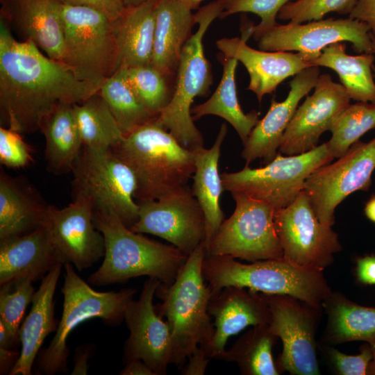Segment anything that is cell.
<instances>
[{
	"instance_id": "obj_56",
	"label": "cell",
	"mask_w": 375,
	"mask_h": 375,
	"mask_svg": "<svg viewBox=\"0 0 375 375\" xmlns=\"http://www.w3.org/2000/svg\"><path fill=\"white\" fill-rule=\"evenodd\" d=\"M372 40L373 42V49H374V54L375 55V38L372 35L371 33ZM372 71H373V76L374 78H375V65H374L372 67Z\"/></svg>"
},
{
	"instance_id": "obj_55",
	"label": "cell",
	"mask_w": 375,
	"mask_h": 375,
	"mask_svg": "<svg viewBox=\"0 0 375 375\" xmlns=\"http://www.w3.org/2000/svg\"><path fill=\"white\" fill-rule=\"evenodd\" d=\"M188 6L191 10H195L199 8L201 3L203 0H178Z\"/></svg>"
},
{
	"instance_id": "obj_15",
	"label": "cell",
	"mask_w": 375,
	"mask_h": 375,
	"mask_svg": "<svg viewBox=\"0 0 375 375\" xmlns=\"http://www.w3.org/2000/svg\"><path fill=\"white\" fill-rule=\"evenodd\" d=\"M138 204L139 217L131 228L133 232L165 239L188 256L204 243L205 215L188 185Z\"/></svg>"
},
{
	"instance_id": "obj_49",
	"label": "cell",
	"mask_w": 375,
	"mask_h": 375,
	"mask_svg": "<svg viewBox=\"0 0 375 375\" xmlns=\"http://www.w3.org/2000/svg\"><path fill=\"white\" fill-rule=\"evenodd\" d=\"M121 375H156L151 369L142 360L135 359L125 364L119 372Z\"/></svg>"
},
{
	"instance_id": "obj_37",
	"label": "cell",
	"mask_w": 375,
	"mask_h": 375,
	"mask_svg": "<svg viewBox=\"0 0 375 375\" xmlns=\"http://www.w3.org/2000/svg\"><path fill=\"white\" fill-rule=\"evenodd\" d=\"M375 128V103L357 101L349 104L336 118L326 142L335 158L343 156L367 132Z\"/></svg>"
},
{
	"instance_id": "obj_43",
	"label": "cell",
	"mask_w": 375,
	"mask_h": 375,
	"mask_svg": "<svg viewBox=\"0 0 375 375\" xmlns=\"http://www.w3.org/2000/svg\"><path fill=\"white\" fill-rule=\"evenodd\" d=\"M328 356L334 368L342 375H365L372 359V351L369 344L362 347L358 355H347L335 349L331 348Z\"/></svg>"
},
{
	"instance_id": "obj_47",
	"label": "cell",
	"mask_w": 375,
	"mask_h": 375,
	"mask_svg": "<svg viewBox=\"0 0 375 375\" xmlns=\"http://www.w3.org/2000/svg\"><path fill=\"white\" fill-rule=\"evenodd\" d=\"M94 351L92 344H84L76 347L74 356L72 375H85L89 368L88 361Z\"/></svg>"
},
{
	"instance_id": "obj_9",
	"label": "cell",
	"mask_w": 375,
	"mask_h": 375,
	"mask_svg": "<svg viewBox=\"0 0 375 375\" xmlns=\"http://www.w3.org/2000/svg\"><path fill=\"white\" fill-rule=\"evenodd\" d=\"M63 60L78 78L100 89L119 69V51L115 22L88 7L65 1Z\"/></svg>"
},
{
	"instance_id": "obj_6",
	"label": "cell",
	"mask_w": 375,
	"mask_h": 375,
	"mask_svg": "<svg viewBox=\"0 0 375 375\" xmlns=\"http://www.w3.org/2000/svg\"><path fill=\"white\" fill-rule=\"evenodd\" d=\"M224 10L222 0H215L199 9L194 15L199 24L182 51L175 77L173 97L156 122L169 131L188 149L203 147V138L194 124L192 104L197 97H206L212 83L210 64L203 44L211 23Z\"/></svg>"
},
{
	"instance_id": "obj_18",
	"label": "cell",
	"mask_w": 375,
	"mask_h": 375,
	"mask_svg": "<svg viewBox=\"0 0 375 375\" xmlns=\"http://www.w3.org/2000/svg\"><path fill=\"white\" fill-rule=\"evenodd\" d=\"M160 281L149 278L137 301L132 300L124 312L130 331L125 342L123 360L139 359L156 374L165 375L172 356V335L169 324L155 309L153 296Z\"/></svg>"
},
{
	"instance_id": "obj_27",
	"label": "cell",
	"mask_w": 375,
	"mask_h": 375,
	"mask_svg": "<svg viewBox=\"0 0 375 375\" xmlns=\"http://www.w3.org/2000/svg\"><path fill=\"white\" fill-rule=\"evenodd\" d=\"M226 133L227 126L223 124L210 149L200 147L191 150L195 164L191 189L205 215L204 246L206 252L212 239L224 219V214L220 206V199L224 189L218 165L221 147Z\"/></svg>"
},
{
	"instance_id": "obj_16",
	"label": "cell",
	"mask_w": 375,
	"mask_h": 375,
	"mask_svg": "<svg viewBox=\"0 0 375 375\" xmlns=\"http://www.w3.org/2000/svg\"><path fill=\"white\" fill-rule=\"evenodd\" d=\"M257 42L263 51L299 52L310 65L323 49L335 42H349L358 53H374L368 25L349 17L322 19L306 24H278Z\"/></svg>"
},
{
	"instance_id": "obj_41",
	"label": "cell",
	"mask_w": 375,
	"mask_h": 375,
	"mask_svg": "<svg viewBox=\"0 0 375 375\" xmlns=\"http://www.w3.org/2000/svg\"><path fill=\"white\" fill-rule=\"evenodd\" d=\"M224 10L219 18L224 19L236 13L251 12L260 18L253 26L252 37L257 42L262 35L278 24L276 17L281 9L288 2L296 0H222Z\"/></svg>"
},
{
	"instance_id": "obj_26",
	"label": "cell",
	"mask_w": 375,
	"mask_h": 375,
	"mask_svg": "<svg viewBox=\"0 0 375 375\" xmlns=\"http://www.w3.org/2000/svg\"><path fill=\"white\" fill-rule=\"evenodd\" d=\"M178 0H160L155 8V31L151 64L176 76L183 49L197 24L194 14Z\"/></svg>"
},
{
	"instance_id": "obj_24",
	"label": "cell",
	"mask_w": 375,
	"mask_h": 375,
	"mask_svg": "<svg viewBox=\"0 0 375 375\" xmlns=\"http://www.w3.org/2000/svg\"><path fill=\"white\" fill-rule=\"evenodd\" d=\"M60 263L64 264L43 226L0 240V286L26 278L42 279Z\"/></svg>"
},
{
	"instance_id": "obj_44",
	"label": "cell",
	"mask_w": 375,
	"mask_h": 375,
	"mask_svg": "<svg viewBox=\"0 0 375 375\" xmlns=\"http://www.w3.org/2000/svg\"><path fill=\"white\" fill-rule=\"evenodd\" d=\"M67 3L88 7L97 10L115 22L124 13L126 7L123 0H65Z\"/></svg>"
},
{
	"instance_id": "obj_53",
	"label": "cell",
	"mask_w": 375,
	"mask_h": 375,
	"mask_svg": "<svg viewBox=\"0 0 375 375\" xmlns=\"http://www.w3.org/2000/svg\"><path fill=\"white\" fill-rule=\"evenodd\" d=\"M160 0H123L126 8L138 6L147 2H158Z\"/></svg>"
},
{
	"instance_id": "obj_45",
	"label": "cell",
	"mask_w": 375,
	"mask_h": 375,
	"mask_svg": "<svg viewBox=\"0 0 375 375\" xmlns=\"http://www.w3.org/2000/svg\"><path fill=\"white\" fill-rule=\"evenodd\" d=\"M211 358L203 347H197L188 357V363L181 367L183 375H203Z\"/></svg>"
},
{
	"instance_id": "obj_31",
	"label": "cell",
	"mask_w": 375,
	"mask_h": 375,
	"mask_svg": "<svg viewBox=\"0 0 375 375\" xmlns=\"http://www.w3.org/2000/svg\"><path fill=\"white\" fill-rule=\"evenodd\" d=\"M374 60V53L348 55L346 44L335 42L323 49L320 56L310 63L311 66L325 67L335 71L351 99L375 103L372 73Z\"/></svg>"
},
{
	"instance_id": "obj_12",
	"label": "cell",
	"mask_w": 375,
	"mask_h": 375,
	"mask_svg": "<svg viewBox=\"0 0 375 375\" xmlns=\"http://www.w3.org/2000/svg\"><path fill=\"white\" fill-rule=\"evenodd\" d=\"M274 223L283 258L298 266L324 271L342 250L338 233L319 221L303 190L276 210Z\"/></svg>"
},
{
	"instance_id": "obj_28",
	"label": "cell",
	"mask_w": 375,
	"mask_h": 375,
	"mask_svg": "<svg viewBox=\"0 0 375 375\" xmlns=\"http://www.w3.org/2000/svg\"><path fill=\"white\" fill-rule=\"evenodd\" d=\"M49 204L24 180L0 173V240L40 226Z\"/></svg>"
},
{
	"instance_id": "obj_30",
	"label": "cell",
	"mask_w": 375,
	"mask_h": 375,
	"mask_svg": "<svg viewBox=\"0 0 375 375\" xmlns=\"http://www.w3.org/2000/svg\"><path fill=\"white\" fill-rule=\"evenodd\" d=\"M74 104L58 106L43 122L47 170L56 175L72 171L83 144L76 122Z\"/></svg>"
},
{
	"instance_id": "obj_36",
	"label": "cell",
	"mask_w": 375,
	"mask_h": 375,
	"mask_svg": "<svg viewBox=\"0 0 375 375\" xmlns=\"http://www.w3.org/2000/svg\"><path fill=\"white\" fill-rule=\"evenodd\" d=\"M99 94L124 135L156 119L133 91L124 68H119L103 82Z\"/></svg>"
},
{
	"instance_id": "obj_4",
	"label": "cell",
	"mask_w": 375,
	"mask_h": 375,
	"mask_svg": "<svg viewBox=\"0 0 375 375\" xmlns=\"http://www.w3.org/2000/svg\"><path fill=\"white\" fill-rule=\"evenodd\" d=\"M112 149L133 172L139 201L156 200L188 185L195 171L192 151L156 119L125 135Z\"/></svg>"
},
{
	"instance_id": "obj_13",
	"label": "cell",
	"mask_w": 375,
	"mask_h": 375,
	"mask_svg": "<svg viewBox=\"0 0 375 375\" xmlns=\"http://www.w3.org/2000/svg\"><path fill=\"white\" fill-rule=\"evenodd\" d=\"M262 294L270 311L269 328L283 344L278 368L293 375L319 374L315 333L323 308L290 295Z\"/></svg>"
},
{
	"instance_id": "obj_7",
	"label": "cell",
	"mask_w": 375,
	"mask_h": 375,
	"mask_svg": "<svg viewBox=\"0 0 375 375\" xmlns=\"http://www.w3.org/2000/svg\"><path fill=\"white\" fill-rule=\"evenodd\" d=\"M64 269L62 316L49 345L39 354L37 374L53 375L65 372L69 354L67 340L72 330L92 318H100L110 326L120 324L124 319L127 306L138 292L135 288H123L118 292H98L76 274L72 263H65Z\"/></svg>"
},
{
	"instance_id": "obj_38",
	"label": "cell",
	"mask_w": 375,
	"mask_h": 375,
	"mask_svg": "<svg viewBox=\"0 0 375 375\" xmlns=\"http://www.w3.org/2000/svg\"><path fill=\"white\" fill-rule=\"evenodd\" d=\"M124 69L133 91L156 118L173 97L175 85L173 78L176 76L165 74L152 64Z\"/></svg>"
},
{
	"instance_id": "obj_22",
	"label": "cell",
	"mask_w": 375,
	"mask_h": 375,
	"mask_svg": "<svg viewBox=\"0 0 375 375\" xmlns=\"http://www.w3.org/2000/svg\"><path fill=\"white\" fill-rule=\"evenodd\" d=\"M208 313L215 318V333L204 348L210 358L225 350L228 338L249 326L268 324L270 311L262 292L247 288L229 285L212 295Z\"/></svg>"
},
{
	"instance_id": "obj_5",
	"label": "cell",
	"mask_w": 375,
	"mask_h": 375,
	"mask_svg": "<svg viewBox=\"0 0 375 375\" xmlns=\"http://www.w3.org/2000/svg\"><path fill=\"white\" fill-rule=\"evenodd\" d=\"M229 256L206 254L202 274L212 295L229 285L247 288L269 294H286L316 307L332 292L323 270L306 268L284 258L245 264Z\"/></svg>"
},
{
	"instance_id": "obj_54",
	"label": "cell",
	"mask_w": 375,
	"mask_h": 375,
	"mask_svg": "<svg viewBox=\"0 0 375 375\" xmlns=\"http://www.w3.org/2000/svg\"><path fill=\"white\" fill-rule=\"evenodd\" d=\"M370 347L372 351V359L369 365L367 375H375V345Z\"/></svg>"
},
{
	"instance_id": "obj_52",
	"label": "cell",
	"mask_w": 375,
	"mask_h": 375,
	"mask_svg": "<svg viewBox=\"0 0 375 375\" xmlns=\"http://www.w3.org/2000/svg\"><path fill=\"white\" fill-rule=\"evenodd\" d=\"M364 211L366 217L375 223V196L371 197L366 203Z\"/></svg>"
},
{
	"instance_id": "obj_50",
	"label": "cell",
	"mask_w": 375,
	"mask_h": 375,
	"mask_svg": "<svg viewBox=\"0 0 375 375\" xmlns=\"http://www.w3.org/2000/svg\"><path fill=\"white\" fill-rule=\"evenodd\" d=\"M20 352L0 347V374L10 372L19 357ZM9 372V373H10Z\"/></svg>"
},
{
	"instance_id": "obj_11",
	"label": "cell",
	"mask_w": 375,
	"mask_h": 375,
	"mask_svg": "<svg viewBox=\"0 0 375 375\" xmlns=\"http://www.w3.org/2000/svg\"><path fill=\"white\" fill-rule=\"evenodd\" d=\"M232 197L235 210L221 224L206 254L229 256L250 262L283 258L275 227V208L244 194Z\"/></svg>"
},
{
	"instance_id": "obj_1",
	"label": "cell",
	"mask_w": 375,
	"mask_h": 375,
	"mask_svg": "<svg viewBox=\"0 0 375 375\" xmlns=\"http://www.w3.org/2000/svg\"><path fill=\"white\" fill-rule=\"evenodd\" d=\"M99 90L78 78L64 62L42 53L33 42L15 38L1 16V126L21 133H35L58 106L81 103Z\"/></svg>"
},
{
	"instance_id": "obj_34",
	"label": "cell",
	"mask_w": 375,
	"mask_h": 375,
	"mask_svg": "<svg viewBox=\"0 0 375 375\" xmlns=\"http://www.w3.org/2000/svg\"><path fill=\"white\" fill-rule=\"evenodd\" d=\"M277 339L268 324L254 326L216 359L236 362L243 375H278L272 356Z\"/></svg>"
},
{
	"instance_id": "obj_48",
	"label": "cell",
	"mask_w": 375,
	"mask_h": 375,
	"mask_svg": "<svg viewBox=\"0 0 375 375\" xmlns=\"http://www.w3.org/2000/svg\"><path fill=\"white\" fill-rule=\"evenodd\" d=\"M356 274L362 283L375 285V256L360 258L357 260Z\"/></svg>"
},
{
	"instance_id": "obj_33",
	"label": "cell",
	"mask_w": 375,
	"mask_h": 375,
	"mask_svg": "<svg viewBox=\"0 0 375 375\" xmlns=\"http://www.w3.org/2000/svg\"><path fill=\"white\" fill-rule=\"evenodd\" d=\"M238 62L235 58L224 56L222 76L217 88L207 101L192 108L191 113L193 120L208 115L223 118L234 128L244 144L258 122L260 112L252 110L244 113L240 105L235 83Z\"/></svg>"
},
{
	"instance_id": "obj_10",
	"label": "cell",
	"mask_w": 375,
	"mask_h": 375,
	"mask_svg": "<svg viewBox=\"0 0 375 375\" xmlns=\"http://www.w3.org/2000/svg\"><path fill=\"white\" fill-rule=\"evenodd\" d=\"M334 159L326 142L298 155L283 156L279 152L264 167L253 169L246 165L238 172H224L223 189L231 195L244 194L278 210L295 200L310 174Z\"/></svg>"
},
{
	"instance_id": "obj_40",
	"label": "cell",
	"mask_w": 375,
	"mask_h": 375,
	"mask_svg": "<svg viewBox=\"0 0 375 375\" xmlns=\"http://www.w3.org/2000/svg\"><path fill=\"white\" fill-rule=\"evenodd\" d=\"M357 0H296L286 3L279 11L278 18L292 23L322 19L332 12L349 15Z\"/></svg>"
},
{
	"instance_id": "obj_46",
	"label": "cell",
	"mask_w": 375,
	"mask_h": 375,
	"mask_svg": "<svg viewBox=\"0 0 375 375\" xmlns=\"http://www.w3.org/2000/svg\"><path fill=\"white\" fill-rule=\"evenodd\" d=\"M349 17L366 23L375 38V0H357Z\"/></svg>"
},
{
	"instance_id": "obj_3",
	"label": "cell",
	"mask_w": 375,
	"mask_h": 375,
	"mask_svg": "<svg viewBox=\"0 0 375 375\" xmlns=\"http://www.w3.org/2000/svg\"><path fill=\"white\" fill-rule=\"evenodd\" d=\"M206 255L201 243L188 256L174 281L160 282L155 293L162 301L155 306L156 311L166 318L171 331V364L178 368L183 367L197 347H208L215 333L208 310L212 291L202 274Z\"/></svg>"
},
{
	"instance_id": "obj_51",
	"label": "cell",
	"mask_w": 375,
	"mask_h": 375,
	"mask_svg": "<svg viewBox=\"0 0 375 375\" xmlns=\"http://www.w3.org/2000/svg\"><path fill=\"white\" fill-rule=\"evenodd\" d=\"M16 343L6 327L0 322V347L10 349Z\"/></svg>"
},
{
	"instance_id": "obj_17",
	"label": "cell",
	"mask_w": 375,
	"mask_h": 375,
	"mask_svg": "<svg viewBox=\"0 0 375 375\" xmlns=\"http://www.w3.org/2000/svg\"><path fill=\"white\" fill-rule=\"evenodd\" d=\"M63 263H72L78 271L89 268L105 254L103 234L93 223L90 202L74 197L62 208L48 205L42 224Z\"/></svg>"
},
{
	"instance_id": "obj_20",
	"label": "cell",
	"mask_w": 375,
	"mask_h": 375,
	"mask_svg": "<svg viewBox=\"0 0 375 375\" xmlns=\"http://www.w3.org/2000/svg\"><path fill=\"white\" fill-rule=\"evenodd\" d=\"M246 19L242 20V37L222 38L217 47L225 57L236 58L249 75L247 90L253 92L260 103L265 94H272L287 78L294 76L311 67L303 56L292 51L257 50L247 44L253 35V26Z\"/></svg>"
},
{
	"instance_id": "obj_57",
	"label": "cell",
	"mask_w": 375,
	"mask_h": 375,
	"mask_svg": "<svg viewBox=\"0 0 375 375\" xmlns=\"http://www.w3.org/2000/svg\"><path fill=\"white\" fill-rule=\"evenodd\" d=\"M5 0H1V2L3 3Z\"/></svg>"
},
{
	"instance_id": "obj_19",
	"label": "cell",
	"mask_w": 375,
	"mask_h": 375,
	"mask_svg": "<svg viewBox=\"0 0 375 375\" xmlns=\"http://www.w3.org/2000/svg\"><path fill=\"white\" fill-rule=\"evenodd\" d=\"M350 100L342 84L334 82L330 74L319 75L313 93L307 94L297 108L283 136L279 152L298 155L318 146L320 136L330 131Z\"/></svg>"
},
{
	"instance_id": "obj_8",
	"label": "cell",
	"mask_w": 375,
	"mask_h": 375,
	"mask_svg": "<svg viewBox=\"0 0 375 375\" xmlns=\"http://www.w3.org/2000/svg\"><path fill=\"white\" fill-rule=\"evenodd\" d=\"M72 172L73 197L88 199L93 212L114 213L128 228L139 217L135 174L112 149L83 147Z\"/></svg>"
},
{
	"instance_id": "obj_2",
	"label": "cell",
	"mask_w": 375,
	"mask_h": 375,
	"mask_svg": "<svg viewBox=\"0 0 375 375\" xmlns=\"http://www.w3.org/2000/svg\"><path fill=\"white\" fill-rule=\"evenodd\" d=\"M93 223L104 237L106 250L102 264L88 278L92 285L123 283L141 276L171 284L188 259L174 245L133 232L114 213L93 212Z\"/></svg>"
},
{
	"instance_id": "obj_14",
	"label": "cell",
	"mask_w": 375,
	"mask_h": 375,
	"mask_svg": "<svg viewBox=\"0 0 375 375\" xmlns=\"http://www.w3.org/2000/svg\"><path fill=\"white\" fill-rule=\"evenodd\" d=\"M375 170V138L360 140L333 163L315 170L306 178V192L319 221L333 226L336 207L349 195L366 191Z\"/></svg>"
},
{
	"instance_id": "obj_32",
	"label": "cell",
	"mask_w": 375,
	"mask_h": 375,
	"mask_svg": "<svg viewBox=\"0 0 375 375\" xmlns=\"http://www.w3.org/2000/svg\"><path fill=\"white\" fill-rule=\"evenodd\" d=\"M322 306L328 316L326 341L335 344L364 341L375 345V308L360 306L333 292Z\"/></svg>"
},
{
	"instance_id": "obj_39",
	"label": "cell",
	"mask_w": 375,
	"mask_h": 375,
	"mask_svg": "<svg viewBox=\"0 0 375 375\" xmlns=\"http://www.w3.org/2000/svg\"><path fill=\"white\" fill-rule=\"evenodd\" d=\"M33 282L31 278H26L1 286L0 322L17 342H20L19 325L35 292Z\"/></svg>"
},
{
	"instance_id": "obj_35",
	"label": "cell",
	"mask_w": 375,
	"mask_h": 375,
	"mask_svg": "<svg viewBox=\"0 0 375 375\" xmlns=\"http://www.w3.org/2000/svg\"><path fill=\"white\" fill-rule=\"evenodd\" d=\"M73 108L84 147L112 149L124 140L125 135L99 92Z\"/></svg>"
},
{
	"instance_id": "obj_29",
	"label": "cell",
	"mask_w": 375,
	"mask_h": 375,
	"mask_svg": "<svg viewBox=\"0 0 375 375\" xmlns=\"http://www.w3.org/2000/svg\"><path fill=\"white\" fill-rule=\"evenodd\" d=\"M157 2L126 8L115 22L119 69L151 64Z\"/></svg>"
},
{
	"instance_id": "obj_21",
	"label": "cell",
	"mask_w": 375,
	"mask_h": 375,
	"mask_svg": "<svg viewBox=\"0 0 375 375\" xmlns=\"http://www.w3.org/2000/svg\"><path fill=\"white\" fill-rule=\"evenodd\" d=\"M319 75V66L307 67L289 83L290 90L284 101L278 102L272 98L267 112L259 119L243 144L241 156L246 165L258 158L266 164L274 160L299 101L315 88Z\"/></svg>"
},
{
	"instance_id": "obj_25",
	"label": "cell",
	"mask_w": 375,
	"mask_h": 375,
	"mask_svg": "<svg viewBox=\"0 0 375 375\" xmlns=\"http://www.w3.org/2000/svg\"><path fill=\"white\" fill-rule=\"evenodd\" d=\"M63 265L58 264L46 274L35 292L31 311L19 328L22 349L10 375L31 374L33 365L45 338L57 330L58 323L54 318L53 296Z\"/></svg>"
},
{
	"instance_id": "obj_23",
	"label": "cell",
	"mask_w": 375,
	"mask_h": 375,
	"mask_svg": "<svg viewBox=\"0 0 375 375\" xmlns=\"http://www.w3.org/2000/svg\"><path fill=\"white\" fill-rule=\"evenodd\" d=\"M65 0H5L1 15L15 26L23 41L35 44L50 58L63 60Z\"/></svg>"
},
{
	"instance_id": "obj_42",
	"label": "cell",
	"mask_w": 375,
	"mask_h": 375,
	"mask_svg": "<svg viewBox=\"0 0 375 375\" xmlns=\"http://www.w3.org/2000/svg\"><path fill=\"white\" fill-rule=\"evenodd\" d=\"M33 160L31 147L23 140L21 133L0 127V162L10 168H21Z\"/></svg>"
}]
</instances>
